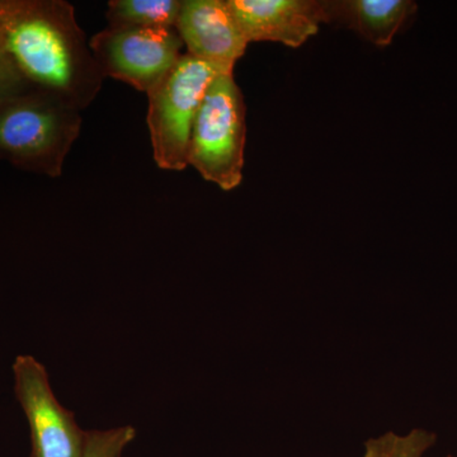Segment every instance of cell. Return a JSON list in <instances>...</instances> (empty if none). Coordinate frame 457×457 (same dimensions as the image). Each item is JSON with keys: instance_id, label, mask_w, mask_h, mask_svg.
Here are the masks:
<instances>
[{"instance_id": "cell-1", "label": "cell", "mask_w": 457, "mask_h": 457, "mask_svg": "<svg viewBox=\"0 0 457 457\" xmlns=\"http://www.w3.org/2000/svg\"><path fill=\"white\" fill-rule=\"evenodd\" d=\"M0 50L27 89L78 111L86 110L104 86L75 9L64 0L0 2Z\"/></svg>"}, {"instance_id": "cell-14", "label": "cell", "mask_w": 457, "mask_h": 457, "mask_svg": "<svg viewBox=\"0 0 457 457\" xmlns=\"http://www.w3.org/2000/svg\"><path fill=\"white\" fill-rule=\"evenodd\" d=\"M447 457H456V456H453V455H449V456H447Z\"/></svg>"}, {"instance_id": "cell-9", "label": "cell", "mask_w": 457, "mask_h": 457, "mask_svg": "<svg viewBox=\"0 0 457 457\" xmlns=\"http://www.w3.org/2000/svg\"><path fill=\"white\" fill-rule=\"evenodd\" d=\"M326 7L328 23H342L378 47L392 44L418 11L411 0H333Z\"/></svg>"}, {"instance_id": "cell-6", "label": "cell", "mask_w": 457, "mask_h": 457, "mask_svg": "<svg viewBox=\"0 0 457 457\" xmlns=\"http://www.w3.org/2000/svg\"><path fill=\"white\" fill-rule=\"evenodd\" d=\"M12 369L14 394L31 432V457H83L87 432L56 399L46 368L35 357L21 354Z\"/></svg>"}, {"instance_id": "cell-7", "label": "cell", "mask_w": 457, "mask_h": 457, "mask_svg": "<svg viewBox=\"0 0 457 457\" xmlns=\"http://www.w3.org/2000/svg\"><path fill=\"white\" fill-rule=\"evenodd\" d=\"M176 29L187 54L219 75H233L249 45L228 0H182Z\"/></svg>"}, {"instance_id": "cell-13", "label": "cell", "mask_w": 457, "mask_h": 457, "mask_svg": "<svg viewBox=\"0 0 457 457\" xmlns=\"http://www.w3.org/2000/svg\"><path fill=\"white\" fill-rule=\"evenodd\" d=\"M29 90L8 57L0 50V104L18 93Z\"/></svg>"}, {"instance_id": "cell-5", "label": "cell", "mask_w": 457, "mask_h": 457, "mask_svg": "<svg viewBox=\"0 0 457 457\" xmlns=\"http://www.w3.org/2000/svg\"><path fill=\"white\" fill-rule=\"evenodd\" d=\"M176 27L107 25L89 40L104 78L149 92L183 55Z\"/></svg>"}, {"instance_id": "cell-8", "label": "cell", "mask_w": 457, "mask_h": 457, "mask_svg": "<svg viewBox=\"0 0 457 457\" xmlns=\"http://www.w3.org/2000/svg\"><path fill=\"white\" fill-rule=\"evenodd\" d=\"M246 40L296 47L328 23L326 2L318 0H228Z\"/></svg>"}, {"instance_id": "cell-11", "label": "cell", "mask_w": 457, "mask_h": 457, "mask_svg": "<svg viewBox=\"0 0 457 457\" xmlns=\"http://www.w3.org/2000/svg\"><path fill=\"white\" fill-rule=\"evenodd\" d=\"M437 436L426 429H411L407 435L387 432L365 444L362 457H423L433 447Z\"/></svg>"}, {"instance_id": "cell-2", "label": "cell", "mask_w": 457, "mask_h": 457, "mask_svg": "<svg viewBox=\"0 0 457 457\" xmlns=\"http://www.w3.org/2000/svg\"><path fill=\"white\" fill-rule=\"evenodd\" d=\"M80 111L25 90L0 104V155L27 170L60 177L82 130Z\"/></svg>"}, {"instance_id": "cell-3", "label": "cell", "mask_w": 457, "mask_h": 457, "mask_svg": "<svg viewBox=\"0 0 457 457\" xmlns=\"http://www.w3.org/2000/svg\"><path fill=\"white\" fill-rule=\"evenodd\" d=\"M218 73L196 57L183 54L147 95V129L156 165L164 170L188 167L189 144L210 84Z\"/></svg>"}, {"instance_id": "cell-10", "label": "cell", "mask_w": 457, "mask_h": 457, "mask_svg": "<svg viewBox=\"0 0 457 457\" xmlns=\"http://www.w3.org/2000/svg\"><path fill=\"white\" fill-rule=\"evenodd\" d=\"M182 0H111L108 25L176 27Z\"/></svg>"}, {"instance_id": "cell-12", "label": "cell", "mask_w": 457, "mask_h": 457, "mask_svg": "<svg viewBox=\"0 0 457 457\" xmlns=\"http://www.w3.org/2000/svg\"><path fill=\"white\" fill-rule=\"evenodd\" d=\"M135 437L137 431L131 426L87 432L83 457H121L123 450Z\"/></svg>"}, {"instance_id": "cell-4", "label": "cell", "mask_w": 457, "mask_h": 457, "mask_svg": "<svg viewBox=\"0 0 457 457\" xmlns=\"http://www.w3.org/2000/svg\"><path fill=\"white\" fill-rule=\"evenodd\" d=\"M245 104L233 75H218L198 111L188 165L224 191L243 180L246 139Z\"/></svg>"}]
</instances>
